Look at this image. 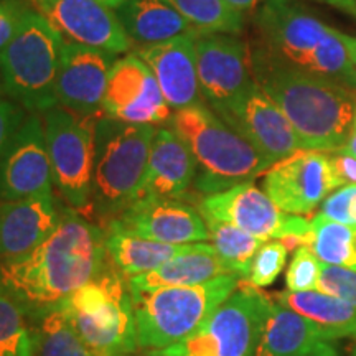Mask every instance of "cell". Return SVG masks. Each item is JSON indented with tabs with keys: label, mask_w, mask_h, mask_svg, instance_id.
<instances>
[{
	"label": "cell",
	"mask_w": 356,
	"mask_h": 356,
	"mask_svg": "<svg viewBox=\"0 0 356 356\" xmlns=\"http://www.w3.org/2000/svg\"><path fill=\"white\" fill-rule=\"evenodd\" d=\"M106 231L73 208L61 210L55 231L29 254L0 261V291L32 322L61 304L108 266Z\"/></svg>",
	"instance_id": "cell-1"
},
{
	"label": "cell",
	"mask_w": 356,
	"mask_h": 356,
	"mask_svg": "<svg viewBox=\"0 0 356 356\" xmlns=\"http://www.w3.org/2000/svg\"><path fill=\"white\" fill-rule=\"evenodd\" d=\"M249 51L252 76L286 114L302 150L333 152L346 144L355 129L356 92L279 60L259 42Z\"/></svg>",
	"instance_id": "cell-2"
},
{
	"label": "cell",
	"mask_w": 356,
	"mask_h": 356,
	"mask_svg": "<svg viewBox=\"0 0 356 356\" xmlns=\"http://www.w3.org/2000/svg\"><path fill=\"white\" fill-rule=\"evenodd\" d=\"M257 42L296 68L356 92V66L338 37L309 8L293 0H262L254 15Z\"/></svg>",
	"instance_id": "cell-3"
},
{
	"label": "cell",
	"mask_w": 356,
	"mask_h": 356,
	"mask_svg": "<svg viewBox=\"0 0 356 356\" xmlns=\"http://www.w3.org/2000/svg\"><path fill=\"white\" fill-rule=\"evenodd\" d=\"M170 121L197 160L193 186L204 197L252 184L273 165L207 104L175 111Z\"/></svg>",
	"instance_id": "cell-4"
},
{
	"label": "cell",
	"mask_w": 356,
	"mask_h": 356,
	"mask_svg": "<svg viewBox=\"0 0 356 356\" xmlns=\"http://www.w3.org/2000/svg\"><path fill=\"white\" fill-rule=\"evenodd\" d=\"M155 132V126L126 124L108 115L97 119L95 172L86 218L102 229L136 200Z\"/></svg>",
	"instance_id": "cell-5"
},
{
	"label": "cell",
	"mask_w": 356,
	"mask_h": 356,
	"mask_svg": "<svg viewBox=\"0 0 356 356\" xmlns=\"http://www.w3.org/2000/svg\"><path fill=\"white\" fill-rule=\"evenodd\" d=\"M234 274L185 287H163L132 296L137 346L157 351L188 338L238 289Z\"/></svg>",
	"instance_id": "cell-6"
},
{
	"label": "cell",
	"mask_w": 356,
	"mask_h": 356,
	"mask_svg": "<svg viewBox=\"0 0 356 356\" xmlns=\"http://www.w3.org/2000/svg\"><path fill=\"white\" fill-rule=\"evenodd\" d=\"M65 42L42 13L29 10L19 32L0 51L6 95L26 113L43 114L58 106L56 78Z\"/></svg>",
	"instance_id": "cell-7"
},
{
	"label": "cell",
	"mask_w": 356,
	"mask_h": 356,
	"mask_svg": "<svg viewBox=\"0 0 356 356\" xmlns=\"http://www.w3.org/2000/svg\"><path fill=\"white\" fill-rule=\"evenodd\" d=\"M60 309L95 356H129L139 348L129 280L111 261Z\"/></svg>",
	"instance_id": "cell-8"
},
{
	"label": "cell",
	"mask_w": 356,
	"mask_h": 356,
	"mask_svg": "<svg viewBox=\"0 0 356 356\" xmlns=\"http://www.w3.org/2000/svg\"><path fill=\"white\" fill-rule=\"evenodd\" d=\"M273 299L248 280L208 317L188 338L159 356H256L264 320Z\"/></svg>",
	"instance_id": "cell-9"
},
{
	"label": "cell",
	"mask_w": 356,
	"mask_h": 356,
	"mask_svg": "<svg viewBox=\"0 0 356 356\" xmlns=\"http://www.w3.org/2000/svg\"><path fill=\"white\" fill-rule=\"evenodd\" d=\"M53 184L66 207L86 215L95 172L96 122L55 106L42 114Z\"/></svg>",
	"instance_id": "cell-10"
},
{
	"label": "cell",
	"mask_w": 356,
	"mask_h": 356,
	"mask_svg": "<svg viewBox=\"0 0 356 356\" xmlns=\"http://www.w3.org/2000/svg\"><path fill=\"white\" fill-rule=\"evenodd\" d=\"M198 211L204 220L228 222L264 241H282L289 251L309 244L310 220L282 211L264 190L252 184L203 197Z\"/></svg>",
	"instance_id": "cell-11"
},
{
	"label": "cell",
	"mask_w": 356,
	"mask_h": 356,
	"mask_svg": "<svg viewBox=\"0 0 356 356\" xmlns=\"http://www.w3.org/2000/svg\"><path fill=\"white\" fill-rule=\"evenodd\" d=\"M195 51L203 99L225 119L256 86L249 44L239 35L198 32Z\"/></svg>",
	"instance_id": "cell-12"
},
{
	"label": "cell",
	"mask_w": 356,
	"mask_h": 356,
	"mask_svg": "<svg viewBox=\"0 0 356 356\" xmlns=\"http://www.w3.org/2000/svg\"><path fill=\"white\" fill-rule=\"evenodd\" d=\"M43 119L29 114L0 155V202L53 197Z\"/></svg>",
	"instance_id": "cell-13"
},
{
	"label": "cell",
	"mask_w": 356,
	"mask_h": 356,
	"mask_svg": "<svg viewBox=\"0 0 356 356\" xmlns=\"http://www.w3.org/2000/svg\"><path fill=\"white\" fill-rule=\"evenodd\" d=\"M262 188L280 210L302 216L310 215L338 186L328 152L297 150L269 167Z\"/></svg>",
	"instance_id": "cell-14"
},
{
	"label": "cell",
	"mask_w": 356,
	"mask_h": 356,
	"mask_svg": "<svg viewBox=\"0 0 356 356\" xmlns=\"http://www.w3.org/2000/svg\"><path fill=\"white\" fill-rule=\"evenodd\" d=\"M102 111L115 121L137 126H157L172 118L154 73L134 53L111 68Z\"/></svg>",
	"instance_id": "cell-15"
},
{
	"label": "cell",
	"mask_w": 356,
	"mask_h": 356,
	"mask_svg": "<svg viewBox=\"0 0 356 356\" xmlns=\"http://www.w3.org/2000/svg\"><path fill=\"white\" fill-rule=\"evenodd\" d=\"M118 60L115 53L65 42L56 78L58 106L86 118L104 115L102 102L111 68Z\"/></svg>",
	"instance_id": "cell-16"
},
{
	"label": "cell",
	"mask_w": 356,
	"mask_h": 356,
	"mask_svg": "<svg viewBox=\"0 0 356 356\" xmlns=\"http://www.w3.org/2000/svg\"><path fill=\"white\" fill-rule=\"evenodd\" d=\"M35 6L70 42L115 55L132 48L114 8L99 0H35Z\"/></svg>",
	"instance_id": "cell-17"
},
{
	"label": "cell",
	"mask_w": 356,
	"mask_h": 356,
	"mask_svg": "<svg viewBox=\"0 0 356 356\" xmlns=\"http://www.w3.org/2000/svg\"><path fill=\"white\" fill-rule=\"evenodd\" d=\"M109 225L127 233L167 244H190L210 239L207 221L193 207L178 198L136 200Z\"/></svg>",
	"instance_id": "cell-18"
},
{
	"label": "cell",
	"mask_w": 356,
	"mask_h": 356,
	"mask_svg": "<svg viewBox=\"0 0 356 356\" xmlns=\"http://www.w3.org/2000/svg\"><path fill=\"white\" fill-rule=\"evenodd\" d=\"M222 121L270 163L302 150L299 137L286 114L257 83Z\"/></svg>",
	"instance_id": "cell-19"
},
{
	"label": "cell",
	"mask_w": 356,
	"mask_h": 356,
	"mask_svg": "<svg viewBox=\"0 0 356 356\" xmlns=\"http://www.w3.org/2000/svg\"><path fill=\"white\" fill-rule=\"evenodd\" d=\"M195 37L197 35H188L170 42L145 44L134 51L154 73L172 111L204 104L198 83Z\"/></svg>",
	"instance_id": "cell-20"
},
{
	"label": "cell",
	"mask_w": 356,
	"mask_h": 356,
	"mask_svg": "<svg viewBox=\"0 0 356 356\" xmlns=\"http://www.w3.org/2000/svg\"><path fill=\"white\" fill-rule=\"evenodd\" d=\"M256 356H340L338 338L291 307L273 302Z\"/></svg>",
	"instance_id": "cell-21"
},
{
	"label": "cell",
	"mask_w": 356,
	"mask_h": 356,
	"mask_svg": "<svg viewBox=\"0 0 356 356\" xmlns=\"http://www.w3.org/2000/svg\"><path fill=\"white\" fill-rule=\"evenodd\" d=\"M195 177H197V160L188 145L172 127H160L155 132L149 162L136 200H181L190 186H193Z\"/></svg>",
	"instance_id": "cell-22"
},
{
	"label": "cell",
	"mask_w": 356,
	"mask_h": 356,
	"mask_svg": "<svg viewBox=\"0 0 356 356\" xmlns=\"http://www.w3.org/2000/svg\"><path fill=\"white\" fill-rule=\"evenodd\" d=\"M63 208L55 197L0 202V261L32 252L50 236Z\"/></svg>",
	"instance_id": "cell-23"
},
{
	"label": "cell",
	"mask_w": 356,
	"mask_h": 356,
	"mask_svg": "<svg viewBox=\"0 0 356 356\" xmlns=\"http://www.w3.org/2000/svg\"><path fill=\"white\" fill-rule=\"evenodd\" d=\"M226 274L231 273L211 243H190L157 269L129 279V289L136 296L163 287L198 286Z\"/></svg>",
	"instance_id": "cell-24"
},
{
	"label": "cell",
	"mask_w": 356,
	"mask_h": 356,
	"mask_svg": "<svg viewBox=\"0 0 356 356\" xmlns=\"http://www.w3.org/2000/svg\"><path fill=\"white\" fill-rule=\"evenodd\" d=\"M114 12L129 40L140 47L198 33L165 0H126Z\"/></svg>",
	"instance_id": "cell-25"
},
{
	"label": "cell",
	"mask_w": 356,
	"mask_h": 356,
	"mask_svg": "<svg viewBox=\"0 0 356 356\" xmlns=\"http://www.w3.org/2000/svg\"><path fill=\"white\" fill-rule=\"evenodd\" d=\"M104 231L109 261L118 267L124 277L129 279L157 269L163 262L178 254L185 246V244H167L142 238L114 225H108Z\"/></svg>",
	"instance_id": "cell-26"
},
{
	"label": "cell",
	"mask_w": 356,
	"mask_h": 356,
	"mask_svg": "<svg viewBox=\"0 0 356 356\" xmlns=\"http://www.w3.org/2000/svg\"><path fill=\"white\" fill-rule=\"evenodd\" d=\"M275 302L291 307L307 318L322 325L333 337L356 340V307L318 291L280 292Z\"/></svg>",
	"instance_id": "cell-27"
},
{
	"label": "cell",
	"mask_w": 356,
	"mask_h": 356,
	"mask_svg": "<svg viewBox=\"0 0 356 356\" xmlns=\"http://www.w3.org/2000/svg\"><path fill=\"white\" fill-rule=\"evenodd\" d=\"M309 244L322 262L356 270V226L341 225L322 213L310 220Z\"/></svg>",
	"instance_id": "cell-28"
},
{
	"label": "cell",
	"mask_w": 356,
	"mask_h": 356,
	"mask_svg": "<svg viewBox=\"0 0 356 356\" xmlns=\"http://www.w3.org/2000/svg\"><path fill=\"white\" fill-rule=\"evenodd\" d=\"M204 221H207L208 231H210L208 241L216 249L222 264L228 267L231 274L238 275L241 280H248L252 261H254L257 251L267 241L236 228L233 225H228V222L216 220Z\"/></svg>",
	"instance_id": "cell-29"
},
{
	"label": "cell",
	"mask_w": 356,
	"mask_h": 356,
	"mask_svg": "<svg viewBox=\"0 0 356 356\" xmlns=\"http://www.w3.org/2000/svg\"><path fill=\"white\" fill-rule=\"evenodd\" d=\"M32 327L33 356H95L61 309L48 312Z\"/></svg>",
	"instance_id": "cell-30"
},
{
	"label": "cell",
	"mask_w": 356,
	"mask_h": 356,
	"mask_svg": "<svg viewBox=\"0 0 356 356\" xmlns=\"http://www.w3.org/2000/svg\"><path fill=\"white\" fill-rule=\"evenodd\" d=\"M198 32L239 35L244 13L225 0H165Z\"/></svg>",
	"instance_id": "cell-31"
},
{
	"label": "cell",
	"mask_w": 356,
	"mask_h": 356,
	"mask_svg": "<svg viewBox=\"0 0 356 356\" xmlns=\"http://www.w3.org/2000/svg\"><path fill=\"white\" fill-rule=\"evenodd\" d=\"M0 356H33V327L29 314L0 291Z\"/></svg>",
	"instance_id": "cell-32"
},
{
	"label": "cell",
	"mask_w": 356,
	"mask_h": 356,
	"mask_svg": "<svg viewBox=\"0 0 356 356\" xmlns=\"http://www.w3.org/2000/svg\"><path fill=\"white\" fill-rule=\"evenodd\" d=\"M289 249L282 241H267L264 243L252 261L251 273H249L248 282L254 287H269L275 282L279 274L286 267Z\"/></svg>",
	"instance_id": "cell-33"
},
{
	"label": "cell",
	"mask_w": 356,
	"mask_h": 356,
	"mask_svg": "<svg viewBox=\"0 0 356 356\" xmlns=\"http://www.w3.org/2000/svg\"><path fill=\"white\" fill-rule=\"evenodd\" d=\"M322 261L312 251L310 246H299L286 273V286L289 292L317 291Z\"/></svg>",
	"instance_id": "cell-34"
},
{
	"label": "cell",
	"mask_w": 356,
	"mask_h": 356,
	"mask_svg": "<svg viewBox=\"0 0 356 356\" xmlns=\"http://www.w3.org/2000/svg\"><path fill=\"white\" fill-rule=\"evenodd\" d=\"M317 291L356 307V270L322 262Z\"/></svg>",
	"instance_id": "cell-35"
},
{
	"label": "cell",
	"mask_w": 356,
	"mask_h": 356,
	"mask_svg": "<svg viewBox=\"0 0 356 356\" xmlns=\"http://www.w3.org/2000/svg\"><path fill=\"white\" fill-rule=\"evenodd\" d=\"M320 213L341 225L356 226V185L341 186L328 195Z\"/></svg>",
	"instance_id": "cell-36"
},
{
	"label": "cell",
	"mask_w": 356,
	"mask_h": 356,
	"mask_svg": "<svg viewBox=\"0 0 356 356\" xmlns=\"http://www.w3.org/2000/svg\"><path fill=\"white\" fill-rule=\"evenodd\" d=\"M29 10L19 0H0V51L19 32Z\"/></svg>",
	"instance_id": "cell-37"
},
{
	"label": "cell",
	"mask_w": 356,
	"mask_h": 356,
	"mask_svg": "<svg viewBox=\"0 0 356 356\" xmlns=\"http://www.w3.org/2000/svg\"><path fill=\"white\" fill-rule=\"evenodd\" d=\"M26 111L17 104L15 101L0 99V155L10 140V137L15 134L17 129L25 121Z\"/></svg>",
	"instance_id": "cell-38"
},
{
	"label": "cell",
	"mask_w": 356,
	"mask_h": 356,
	"mask_svg": "<svg viewBox=\"0 0 356 356\" xmlns=\"http://www.w3.org/2000/svg\"><path fill=\"white\" fill-rule=\"evenodd\" d=\"M328 157H330L332 173L338 188L356 185V159L351 157V155L338 152V150L328 152Z\"/></svg>",
	"instance_id": "cell-39"
},
{
	"label": "cell",
	"mask_w": 356,
	"mask_h": 356,
	"mask_svg": "<svg viewBox=\"0 0 356 356\" xmlns=\"http://www.w3.org/2000/svg\"><path fill=\"white\" fill-rule=\"evenodd\" d=\"M320 2L340 8L341 12L350 13V15H353L356 19V3L353 2V0H320Z\"/></svg>",
	"instance_id": "cell-40"
},
{
	"label": "cell",
	"mask_w": 356,
	"mask_h": 356,
	"mask_svg": "<svg viewBox=\"0 0 356 356\" xmlns=\"http://www.w3.org/2000/svg\"><path fill=\"white\" fill-rule=\"evenodd\" d=\"M338 37H340L341 43L345 44V48H346V51H348L351 61H353V65L356 66V37L346 35L343 32H340V30H338Z\"/></svg>",
	"instance_id": "cell-41"
},
{
	"label": "cell",
	"mask_w": 356,
	"mask_h": 356,
	"mask_svg": "<svg viewBox=\"0 0 356 356\" xmlns=\"http://www.w3.org/2000/svg\"><path fill=\"white\" fill-rule=\"evenodd\" d=\"M225 2H228L229 6H233L234 8H238L239 12H251V10H256L257 6L261 3V0H225Z\"/></svg>",
	"instance_id": "cell-42"
},
{
	"label": "cell",
	"mask_w": 356,
	"mask_h": 356,
	"mask_svg": "<svg viewBox=\"0 0 356 356\" xmlns=\"http://www.w3.org/2000/svg\"><path fill=\"white\" fill-rule=\"evenodd\" d=\"M338 152L351 155V157L356 159V129H353V132L350 134L346 144L343 147H340V149H338Z\"/></svg>",
	"instance_id": "cell-43"
},
{
	"label": "cell",
	"mask_w": 356,
	"mask_h": 356,
	"mask_svg": "<svg viewBox=\"0 0 356 356\" xmlns=\"http://www.w3.org/2000/svg\"><path fill=\"white\" fill-rule=\"evenodd\" d=\"M99 2L106 3V6L111 7V8H115V7H119V6H121V3L126 2V0H99Z\"/></svg>",
	"instance_id": "cell-44"
},
{
	"label": "cell",
	"mask_w": 356,
	"mask_h": 356,
	"mask_svg": "<svg viewBox=\"0 0 356 356\" xmlns=\"http://www.w3.org/2000/svg\"><path fill=\"white\" fill-rule=\"evenodd\" d=\"M3 95H6V89H3V81H2V76H0V99H2Z\"/></svg>",
	"instance_id": "cell-45"
},
{
	"label": "cell",
	"mask_w": 356,
	"mask_h": 356,
	"mask_svg": "<svg viewBox=\"0 0 356 356\" xmlns=\"http://www.w3.org/2000/svg\"><path fill=\"white\" fill-rule=\"evenodd\" d=\"M129 356H132V355H129ZM144 356H159V355H155V353H152V351H147V353H145Z\"/></svg>",
	"instance_id": "cell-46"
},
{
	"label": "cell",
	"mask_w": 356,
	"mask_h": 356,
	"mask_svg": "<svg viewBox=\"0 0 356 356\" xmlns=\"http://www.w3.org/2000/svg\"><path fill=\"white\" fill-rule=\"evenodd\" d=\"M353 356H356V346H355V350H353Z\"/></svg>",
	"instance_id": "cell-47"
},
{
	"label": "cell",
	"mask_w": 356,
	"mask_h": 356,
	"mask_svg": "<svg viewBox=\"0 0 356 356\" xmlns=\"http://www.w3.org/2000/svg\"><path fill=\"white\" fill-rule=\"evenodd\" d=\"M355 129H356V115H355Z\"/></svg>",
	"instance_id": "cell-48"
},
{
	"label": "cell",
	"mask_w": 356,
	"mask_h": 356,
	"mask_svg": "<svg viewBox=\"0 0 356 356\" xmlns=\"http://www.w3.org/2000/svg\"><path fill=\"white\" fill-rule=\"evenodd\" d=\"M353 2H355V3H356V0H353Z\"/></svg>",
	"instance_id": "cell-49"
}]
</instances>
